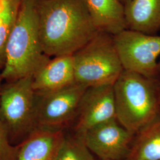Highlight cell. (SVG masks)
Segmentation results:
<instances>
[{
    "label": "cell",
    "mask_w": 160,
    "mask_h": 160,
    "mask_svg": "<svg viewBox=\"0 0 160 160\" xmlns=\"http://www.w3.org/2000/svg\"><path fill=\"white\" fill-rule=\"evenodd\" d=\"M87 88L75 82L54 91L35 92L36 128L68 130L74 123L81 99Z\"/></svg>",
    "instance_id": "cell-6"
},
{
    "label": "cell",
    "mask_w": 160,
    "mask_h": 160,
    "mask_svg": "<svg viewBox=\"0 0 160 160\" xmlns=\"http://www.w3.org/2000/svg\"><path fill=\"white\" fill-rule=\"evenodd\" d=\"M66 131L35 129L18 145L16 160H55Z\"/></svg>",
    "instance_id": "cell-11"
},
{
    "label": "cell",
    "mask_w": 160,
    "mask_h": 160,
    "mask_svg": "<svg viewBox=\"0 0 160 160\" xmlns=\"http://www.w3.org/2000/svg\"><path fill=\"white\" fill-rule=\"evenodd\" d=\"M33 76L2 84L0 94V119L12 144L22 143L36 129V92Z\"/></svg>",
    "instance_id": "cell-5"
},
{
    "label": "cell",
    "mask_w": 160,
    "mask_h": 160,
    "mask_svg": "<svg viewBox=\"0 0 160 160\" xmlns=\"http://www.w3.org/2000/svg\"><path fill=\"white\" fill-rule=\"evenodd\" d=\"M98 30L115 35L126 29L124 6L119 0H84Z\"/></svg>",
    "instance_id": "cell-13"
},
{
    "label": "cell",
    "mask_w": 160,
    "mask_h": 160,
    "mask_svg": "<svg viewBox=\"0 0 160 160\" xmlns=\"http://www.w3.org/2000/svg\"><path fill=\"white\" fill-rule=\"evenodd\" d=\"M126 29L149 35L160 31V0H131L124 6Z\"/></svg>",
    "instance_id": "cell-12"
},
{
    "label": "cell",
    "mask_w": 160,
    "mask_h": 160,
    "mask_svg": "<svg viewBox=\"0 0 160 160\" xmlns=\"http://www.w3.org/2000/svg\"><path fill=\"white\" fill-rule=\"evenodd\" d=\"M134 136L113 119L93 127L81 138L99 160H125Z\"/></svg>",
    "instance_id": "cell-8"
},
{
    "label": "cell",
    "mask_w": 160,
    "mask_h": 160,
    "mask_svg": "<svg viewBox=\"0 0 160 160\" xmlns=\"http://www.w3.org/2000/svg\"><path fill=\"white\" fill-rule=\"evenodd\" d=\"M37 0H21L17 19L6 49L3 81L33 76L51 59L44 53L36 11Z\"/></svg>",
    "instance_id": "cell-2"
},
{
    "label": "cell",
    "mask_w": 160,
    "mask_h": 160,
    "mask_svg": "<svg viewBox=\"0 0 160 160\" xmlns=\"http://www.w3.org/2000/svg\"><path fill=\"white\" fill-rule=\"evenodd\" d=\"M116 119L113 85L87 88L80 101L71 132L82 137L94 126Z\"/></svg>",
    "instance_id": "cell-9"
},
{
    "label": "cell",
    "mask_w": 160,
    "mask_h": 160,
    "mask_svg": "<svg viewBox=\"0 0 160 160\" xmlns=\"http://www.w3.org/2000/svg\"><path fill=\"white\" fill-rule=\"evenodd\" d=\"M75 83L72 55L51 58L33 76L32 85L36 92L59 90Z\"/></svg>",
    "instance_id": "cell-10"
},
{
    "label": "cell",
    "mask_w": 160,
    "mask_h": 160,
    "mask_svg": "<svg viewBox=\"0 0 160 160\" xmlns=\"http://www.w3.org/2000/svg\"><path fill=\"white\" fill-rule=\"evenodd\" d=\"M125 160H160V111L135 135Z\"/></svg>",
    "instance_id": "cell-14"
},
{
    "label": "cell",
    "mask_w": 160,
    "mask_h": 160,
    "mask_svg": "<svg viewBox=\"0 0 160 160\" xmlns=\"http://www.w3.org/2000/svg\"><path fill=\"white\" fill-rule=\"evenodd\" d=\"M116 120L135 135L160 111V93L154 79L123 70L113 85Z\"/></svg>",
    "instance_id": "cell-3"
},
{
    "label": "cell",
    "mask_w": 160,
    "mask_h": 160,
    "mask_svg": "<svg viewBox=\"0 0 160 160\" xmlns=\"http://www.w3.org/2000/svg\"><path fill=\"white\" fill-rule=\"evenodd\" d=\"M40 40L49 57L73 55L97 30L84 0H37Z\"/></svg>",
    "instance_id": "cell-1"
},
{
    "label": "cell",
    "mask_w": 160,
    "mask_h": 160,
    "mask_svg": "<svg viewBox=\"0 0 160 160\" xmlns=\"http://www.w3.org/2000/svg\"><path fill=\"white\" fill-rule=\"evenodd\" d=\"M21 0H0V69L6 62V49L17 19Z\"/></svg>",
    "instance_id": "cell-15"
},
{
    "label": "cell",
    "mask_w": 160,
    "mask_h": 160,
    "mask_svg": "<svg viewBox=\"0 0 160 160\" xmlns=\"http://www.w3.org/2000/svg\"><path fill=\"white\" fill-rule=\"evenodd\" d=\"M155 81L157 83V85L158 86V88L159 89V92L160 93V58L158 60V68H157V71L156 75L155 76Z\"/></svg>",
    "instance_id": "cell-18"
},
{
    "label": "cell",
    "mask_w": 160,
    "mask_h": 160,
    "mask_svg": "<svg viewBox=\"0 0 160 160\" xmlns=\"http://www.w3.org/2000/svg\"><path fill=\"white\" fill-rule=\"evenodd\" d=\"M18 145L10 142L6 126L0 119V160H16Z\"/></svg>",
    "instance_id": "cell-17"
},
{
    "label": "cell",
    "mask_w": 160,
    "mask_h": 160,
    "mask_svg": "<svg viewBox=\"0 0 160 160\" xmlns=\"http://www.w3.org/2000/svg\"><path fill=\"white\" fill-rule=\"evenodd\" d=\"M55 160H97L81 138L66 131L65 139Z\"/></svg>",
    "instance_id": "cell-16"
},
{
    "label": "cell",
    "mask_w": 160,
    "mask_h": 160,
    "mask_svg": "<svg viewBox=\"0 0 160 160\" xmlns=\"http://www.w3.org/2000/svg\"><path fill=\"white\" fill-rule=\"evenodd\" d=\"M75 82L86 87L114 85L124 69L113 35L98 30L72 55Z\"/></svg>",
    "instance_id": "cell-4"
},
{
    "label": "cell",
    "mask_w": 160,
    "mask_h": 160,
    "mask_svg": "<svg viewBox=\"0 0 160 160\" xmlns=\"http://www.w3.org/2000/svg\"><path fill=\"white\" fill-rule=\"evenodd\" d=\"M2 81H3V79L2 77V75H1V70L0 69V94H1V88H2Z\"/></svg>",
    "instance_id": "cell-19"
},
{
    "label": "cell",
    "mask_w": 160,
    "mask_h": 160,
    "mask_svg": "<svg viewBox=\"0 0 160 160\" xmlns=\"http://www.w3.org/2000/svg\"><path fill=\"white\" fill-rule=\"evenodd\" d=\"M120 3H122L123 6H125L127 4L128 2H129L131 0H119Z\"/></svg>",
    "instance_id": "cell-20"
},
{
    "label": "cell",
    "mask_w": 160,
    "mask_h": 160,
    "mask_svg": "<svg viewBox=\"0 0 160 160\" xmlns=\"http://www.w3.org/2000/svg\"><path fill=\"white\" fill-rule=\"evenodd\" d=\"M124 70L154 78L160 58V36L125 29L113 35Z\"/></svg>",
    "instance_id": "cell-7"
}]
</instances>
